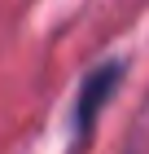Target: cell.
<instances>
[{
	"instance_id": "obj_1",
	"label": "cell",
	"mask_w": 149,
	"mask_h": 154,
	"mask_svg": "<svg viewBox=\"0 0 149 154\" xmlns=\"http://www.w3.org/2000/svg\"><path fill=\"white\" fill-rule=\"evenodd\" d=\"M114 79H118V66H105V71H97V75L88 79V88H83V97H79V132H88V128H92V119H97V106L110 97Z\"/></svg>"
}]
</instances>
